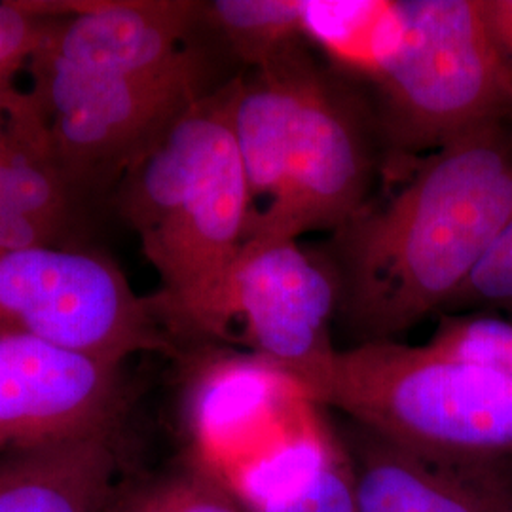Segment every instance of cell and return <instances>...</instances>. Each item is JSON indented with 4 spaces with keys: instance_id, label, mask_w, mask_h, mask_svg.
I'll list each match as a JSON object with an SVG mask.
<instances>
[{
    "instance_id": "7c38bea8",
    "label": "cell",
    "mask_w": 512,
    "mask_h": 512,
    "mask_svg": "<svg viewBox=\"0 0 512 512\" xmlns=\"http://www.w3.org/2000/svg\"><path fill=\"white\" fill-rule=\"evenodd\" d=\"M202 23V2L190 0H84L59 19L42 50L90 73H165L194 57L188 38Z\"/></svg>"
},
{
    "instance_id": "2e32d148",
    "label": "cell",
    "mask_w": 512,
    "mask_h": 512,
    "mask_svg": "<svg viewBox=\"0 0 512 512\" xmlns=\"http://www.w3.org/2000/svg\"><path fill=\"white\" fill-rule=\"evenodd\" d=\"M202 23L255 71L304 52L308 42L302 29V0L202 2Z\"/></svg>"
},
{
    "instance_id": "277c9868",
    "label": "cell",
    "mask_w": 512,
    "mask_h": 512,
    "mask_svg": "<svg viewBox=\"0 0 512 512\" xmlns=\"http://www.w3.org/2000/svg\"><path fill=\"white\" fill-rule=\"evenodd\" d=\"M403 37L376 84L395 167L512 120V73L482 0H401Z\"/></svg>"
},
{
    "instance_id": "8992f818",
    "label": "cell",
    "mask_w": 512,
    "mask_h": 512,
    "mask_svg": "<svg viewBox=\"0 0 512 512\" xmlns=\"http://www.w3.org/2000/svg\"><path fill=\"white\" fill-rule=\"evenodd\" d=\"M0 330L118 365L177 351L154 296L135 293L110 258L65 245L0 249Z\"/></svg>"
},
{
    "instance_id": "3957f363",
    "label": "cell",
    "mask_w": 512,
    "mask_h": 512,
    "mask_svg": "<svg viewBox=\"0 0 512 512\" xmlns=\"http://www.w3.org/2000/svg\"><path fill=\"white\" fill-rule=\"evenodd\" d=\"M317 408L429 454L512 458V380L490 366L397 340L334 348L283 372Z\"/></svg>"
},
{
    "instance_id": "7a4b0ae2",
    "label": "cell",
    "mask_w": 512,
    "mask_h": 512,
    "mask_svg": "<svg viewBox=\"0 0 512 512\" xmlns=\"http://www.w3.org/2000/svg\"><path fill=\"white\" fill-rule=\"evenodd\" d=\"M232 97L234 80L205 93L116 183V207L160 277L154 302L177 348L230 342V281L253 222Z\"/></svg>"
},
{
    "instance_id": "5b68a950",
    "label": "cell",
    "mask_w": 512,
    "mask_h": 512,
    "mask_svg": "<svg viewBox=\"0 0 512 512\" xmlns=\"http://www.w3.org/2000/svg\"><path fill=\"white\" fill-rule=\"evenodd\" d=\"M29 93L50 162L73 192L109 186L165 128L203 97L198 54L165 73H90L46 52Z\"/></svg>"
},
{
    "instance_id": "44dd1931",
    "label": "cell",
    "mask_w": 512,
    "mask_h": 512,
    "mask_svg": "<svg viewBox=\"0 0 512 512\" xmlns=\"http://www.w3.org/2000/svg\"><path fill=\"white\" fill-rule=\"evenodd\" d=\"M495 42L512 73V0H482Z\"/></svg>"
},
{
    "instance_id": "52a82bcc",
    "label": "cell",
    "mask_w": 512,
    "mask_h": 512,
    "mask_svg": "<svg viewBox=\"0 0 512 512\" xmlns=\"http://www.w3.org/2000/svg\"><path fill=\"white\" fill-rule=\"evenodd\" d=\"M275 158L281 200L251 236L300 239L317 230L336 232L365 207L372 160L361 118L306 54L294 63L291 105Z\"/></svg>"
},
{
    "instance_id": "8fae6325",
    "label": "cell",
    "mask_w": 512,
    "mask_h": 512,
    "mask_svg": "<svg viewBox=\"0 0 512 512\" xmlns=\"http://www.w3.org/2000/svg\"><path fill=\"white\" fill-rule=\"evenodd\" d=\"M359 512H512V458H450L353 425L340 437Z\"/></svg>"
},
{
    "instance_id": "e0dca14e",
    "label": "cell",
    "mask_w": 512,
    "mask_h": 512,
    "mask_svg": "<svg viewBox=\"0 0 512 512\" xmlns=\"http://www.w3.org/2000/svg\"><path fill=\"white\" fill-rule=\"evenodd\" d=\"M73 192L42 143L10 124L0 139V217L42 220L65 230Z\"/></svg>"
},
{
    "instance_id": "ac0fdd59",
    "label": "cell",
    "mask_w": 512,
    "mask_h": 512,
    "mask_svg": "<svg viewBox=\"0 0 512 512\" xmlns=\"http://www.w3.org/2000/svg\"><path fill=\"white\" fill-rule=\"evenodd\" d=\"M107 512H247L219 476L184 459L120 482Z\"/></svg>"
},
{
    "instance_id": "6da1fadb",
    "label": "cell",
    "mask_w": 512,
    "mask_h": 512,
    "mask_svg": "<svg viewBox=\"0 0 512 512\" xmlns=\"http://www.w3.org/2000/svg\"><path fill=\"white\" fill-rule=\"evenodd\" d=\"M512 222V120L433 150L382 205L336 230L340 315L357 344L397 340L454 296Z\"/></svg>"
},
{
    "instance_id": "9c48e42d",
    "label": "cell",
    "mask_w": 512,
    "mask_h": 512,
    "mask_svg": "<svg viewBox=\"0 0 512 512\" xmlns=\"http://www.w3.org/2000/svg\"><path fill=\"white\" fill-rule=\"evenodd\" d=\"M340 296L334 264L298 239L251 236L230 281V342L281 372L310 365L334 349L330 327Z\"/></svg>"
},
{
    "instance_id": "ba28073f",
    "label": "cell",
    "mask_w": 512,
    "mask_h": 512,
    "mask_svg": "<svg viewBox=\"0 0 512 512\" xmlns=\"http://www.w3.org/2000/svg\"><path fill=\"white\" fill-rule=\"evenodd\" d=\"M184 397L192 439L190 461L234 492L239 480L270 458L317 414L298 387L272 363L249 351L194 349Z\"/></svg>"
},
{
    "instance_id": "30bf717a",
    "label": "cell",
    "mask_w": 512,
    "mask_h": 512,
    "mask_svg": "<svg viewBox=\"0 0 512 512\" xmlns=\"http://www.w3.org/2000/svg\"><path fill=\"white\" fill-rule=\"evenodd\" d=\"M122 366L0 330V454L118 429Z\"/></svg>"
},
{
    "instance_id": "4fadbf2b",
    "label": "cell",
    "mask_w": 512,
    "mask_h": 512,
    "mask_svg": "<svg viewBox=\"0 0 512 512\" xmlns=\"http://www.w3.org/2000/svg\"><path fill=\"white\" fill-rule=\"evenodd\" d=\"M118 429L0 454V512H107Z\"/></svg>"
},
{
    "instance_id": "5bb4252c",
    "label": "cell",
    "mask_w": 512,
    "mask_h": 512,
    "mask_svg": "<svg viewBox=\"0 0 512 512\" xmlns=\"http://www.w3.org/2000/svg\"><path fill=\"white\" fill-rule=\"evenodd\" d=\"M308 42L340 69L374 82L403 37L401 0H302Z\"/></svg>"
},
{
    "instance_id": "ffe728a7",
    "label": "cell",
    "mask_w": 512,
    "mask_h": 512,
    "mask_svg": "<svg viewBox=\"0 0 512 512\" xmlns=\"http://www.w3.org/2000/svg\"><path fill=\"white\" fill-rule=\"evenodd\" d=\"M463 308H492L512 315V222L448 306Z\"/></svg>"
},
{
    "instance_id": "7402d4cb",
    "label": "cell",
    "mask_w": 512,
    "mask_h": 512,
    "mask_svg": "<svg viewBox=\"0 0 512 512\" xmlns=\"http://www.w3.org/2000/svg\"><path fill=\"white\" fill-rule=\"evenodd\" d=\"M19 95L14 88H2L0 86V139L8 133L12 112L18 103Z\"/></svg>"
},
{
    "instance_id": "d6986e66",
    "label": "cell",
    "mask_w": 512,
    "mask_h": 512,
    "mask_svg": "<svg viewBox=\"0 0 512 512\" xmlns=\"http://www.w3.org/2000/svg\"><path fill=\"white\" fill-rule=\"evenodd\" d=\"M427 344L463 361L490 366L512 380V315L446 313Z\"/></svg>"
},
{
    "instance_id": "9a60e30c",
    "label": "cell",
    "mask_w": 512,
    "mask_h": 512,
    "mask_svg": "<svg viewBox=\"0 0 512 512\" xmlns=\"http://www.w3.org/2000/svg\"><path fill=\"white\" fill-rule=\"evenodd\" d=\"M249 512H359L340 435L329 433L296 452L264 482Z\"/></svg>"
}]
</instances>
